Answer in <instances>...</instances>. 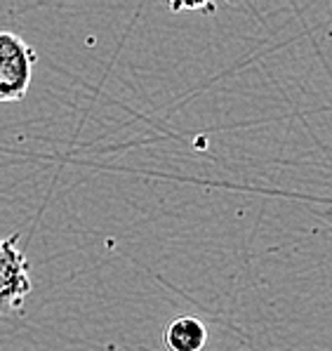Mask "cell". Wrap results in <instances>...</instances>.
Masks as SVG:
<instances>
[{"label": "cell", "mask_w": 332, "mask_h": 351, "mask_svg": "<svg viewBox=\"0 0 332 351\" xmlns=\"http://www.w3.org/2000/svg\"><path fill=\"white\" fill-rule=\"evenodd\" d=\"M36 52L24 38L0 31V104L21 101L34 78Z\"/></svg>", "instance_id": "cell-1"}, {"label": "cell", "mask_w": 332, "mask_h": 351, "mask_svg": "<svg viewBox=\"0 0 332 351\" xmlns=\"http://www.w3.org/2000/svg\"><path fill=\"white\" fill-rule=\"evenodd\" d=\"M31 290L29 259L19 247V234L0 239V311H19Z\"/></svg>", "instance_id": "cell-2"}, {"label": "cell", "mask_w": 332, "mask_h": 351, "mask_svg": "<svg viewBox=\"0 0 332 351\" xmlns=\"http://www.w3.org/2000/svg\"><path fill=\"white\" fill-rule=\"evenodd\" d=\"M168 351H201L207 342V328L196 316H177L163 332Z\"/></svg>", "instance_id": "cell-3"}]
</instances>
